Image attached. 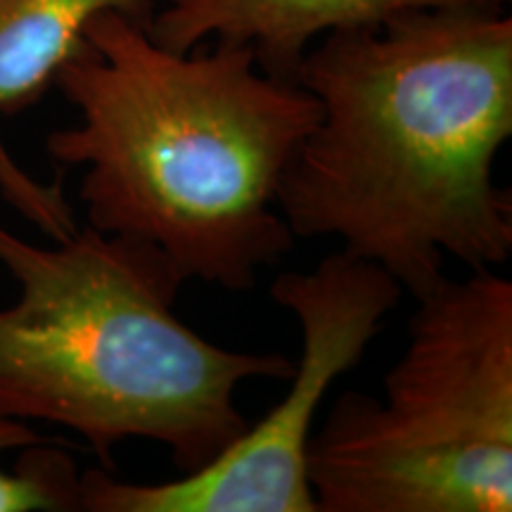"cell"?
<instances>
[{
    "label": "cell",
    "mask_w": 512,
    "mask_h": 512,
    "mask_svg": "<svg viewBox=\"0 0 512 512\" xmlns=\"http://www.w3.org/2000/svg\"><path fill=\"white\" fill-rule=\"evenodd\" d=\"M105 10L150 22L155 0H0V114L34 107L55 83L57 69L79 48L86 24ZM0 200L50 242L79 230L60 178L38 181L15 162L0 138Z\"/></svg>",
    "instance_id": "obj_6"
},
{
    "label": "cell",
    "mask_w": 512,
    "mask_h": 512,
    "mask_svg": "<svg viewBox=\"0 0 512 512\" xmlns=\"http://www.w3.org/2000/svg\"><path fill=\"white\" fill-rule=\"evenodd\" d=\"M294 81L320 102L278 190L294 238H337L420 297L446 259L467 271L512 254V195L494 162L512 136V17L408 10L337 29Z\"/></svg>",
    "instance_id": "obj_1"
},
{
    "label": "cell",
    "mask_w": 512,
    "mask_h": 512,
    "mask_svg": "<svg viewBox=\"0 0 512 512\" xmlns=\"http://www.w3.org/2000/svg\"><path fill=\"white\" fill-rule=\"evenodd\" d=\"M415 302L382 399L344 392L313 432L316 512L512 510V283L444 275Z\"/></svg>",
    "instance_id": "obj_4"
},
{
    "label": "cell",
    "mask_w": 512,
    "mask_h": 512,
    "mask_svg": "<svg viewBox=\"0 0 512 512\" xmlns=\"http://www.w3.org/2000/svg\"><path fill=\"white\" fill-rule=\"evenodd\" d=\"M53 86L79 112L46 152L83 169L86 226L155 245L183 280L249 292L292 252L278 190L320 102L266 74L252 48L176 53L145 24L98 12Z\"/></svg>",
    "instance_id": "obj_2"
},
{
    "label": "cell",
    "mask_w": 512,
    "mask_h": 512,
    "mask_svg": "<svg viewBox=\"0 0 512 512\" xmlns=\"http://www.w3.org/2000/svg\"><path fill=\"white\" fill-rule=\"evenodd\" d=\"M74 460L27 420L0 413V512H72L79 508Z\"/></svg>",
    "instance_id": "obj_8"
},
{
    "label": "cell",
    "mask_w": 512,
    "mask_h": 512,
    "mask_svg": "<svg viewBox=\"0 0 512 512\" xmlns=\"http://www.w3.org/2000/svg\"><path fill=\"white\" fill-rule=\"evenodd\" d=\"M403 287L373 261L339 249L311 271H285L271 299L299 320L302 361L292 389L202 470L164 484L114 479L105 467L81 472L86 512H316L306 453L325 394L354 370Z\"/></svg>",
    "instance_id": "obj_5"
},
{
    "label": "cell",
    "mask_w": 512,
    "mask_h": 512,
    "mask_svg": "<svg viewBox=\"0 0 512 512\" xmlns=\"http://www.w3.org/2000/svg\"><path fill=\"white\" fill-rule=\"evenodd\" d=\"M0 266L19 285L0 309V413L79 434L105 470L126 439L202 470L249 427L240 384L294 373L283 354L188 328L174 313L185 280L145 240L79 226L41 247L0 226Z\"/></svg>",
    "instance_id": "obj_3"
},
{
    "label": "cell",
    "mask_w": 512,
    "mask_h": 512,
    "mask_svg": "<svg viewBox=\"0 0 512 512\" xmlns=\"http://www.w3.org/2000/svg\"><path fill=\"white\" fill-rule=\"evenodd\" d=\"M152 12L147 34L159 46L190 53L207 38L252 48L259 67L294 81L299 62L316 36L337 29L375 27L408 10L486 5L510 0H162Z\"/></svg>",
    "instance_id": "obj_7"
}]
</instances>
